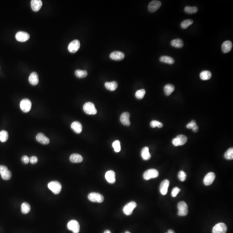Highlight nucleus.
Masks as SVG:
<instances>
[{
  "instance_id": "423d86ee",
  "label": "nucleus",
  "mask_w": 233,
  "mask_h": 233,
  "mask_svg": "<svg viewBox=\"0 0 233 233\" xmlns=\"http://www.w3.org/2000/svg\"><path fill=\"white\" fill-rule=\"evenodd\" d=\"M20 107L23 112L25 113L29 112L32 107L31 101L29 99H23L20 103Z\"/></svg>"
},
{
  "instance_id": "2eb2a0df",
  "label": "nucleus",
  "mask_w": 233,
  "mask_h": 233,
  "mask_svg": "<svg viewBox=\"0 0 233 233\" xmlns=\"http://www.w3.org/2000/svg\"><path fill=\"white\" fill-rule=\"evenodd\" d=\"M215 178V175L213 172H209L207 174L204 179V184L205 185L209 186L213 184Z\"/></svg>"
},
{
  "instance_id": "ddd939ff",
  "label": "nucleus",
  "mask_w": 233,
  "mask_h": 233,
  "mask_svg": "<svg viewBox=\"0 0 233 233\" xmlns=\"http://www.w3.org/2000/svg\"><path fill=\"white\" fill-rule=\"evenodd\" d=\"M227 231V227L223 223H219L214 227L213 233H226Z\"/></svg>"
},
{
  "instance_id": "a18cd8bd",
  "label": "nucleus",
  "mask_w": 233,
  "mask_h": 233,
  "mask_svg": "<svg viewBox=\"0 0 233 233\" xmlns=\"http://www.w3.org/2000/svg\"><path fill=\"white\" fill-rule=\"evenodd\" d=\"M22 161L24 164H28L30 162V158L27 156H23L22 158Z\"/></svg>"
},
{
  "instance_id": "f3484780",
  "label": "nucleus",
  "mask_w": 233,
  "mask_h": 233,
  "mask_svg": "<svg viewBox=\"0 0 233 233\" xmlns=\"http://www.w3.org/2000/svg\"><path fill=\"white\" fill-rule=\"evenodd\" d=\"M125 55L124 53L121 51H115L111 53L110 58L113 60L121 61L124 59Z\"/></svg>"
},
{
  "instance_id": "de8ad7c7",
  "label": "nucleus",
  "mask_w": 233,
  "mask_h": 233,
  "mask_svg": "<svg viewBox=\"0 0 233 233\" xmlns=\"http://www.w3.org/2000/svg\"><path fill=\"white\" fill-rule=\"evenodd\" d=\"M168 233H175V232H174L173 230H169L168 231Z\"/></svg>"
},
{
  "instance_id": "f704fd0d",
  "label": "nucleus",
  "mask_w": 233,
  "mask_h": 233,
  "mask_svg": "<svg viewBox=\"0 0 233 233\" xmlns=\"http://www.w3.org/2000/svg\"><path fill=\"white\" fill-rule=\"evenodd\" d=\"M194 23V21L191 19H187V20H185L184 21L181 23L180 24L181 28L183 29H186L190 26V25H192Z\"/></svg>"
},
{
  "instance_id": "c03bdc74",
  "label": "nucleus",
  "mask_w": 233,
  "mask_h": 233,
  "mask_svg": "<svg viewBox=\"0 0 233 233\" xmlns=\"http://www.w3.org/2000/svg\"><path fill=\"white\" fill-rule=\"evenodd\" d=\"M38 159L37 157L32 156L30 158V161L32 164H35L38 162Z\"/></svg>"
},
{
  "instance_id": "4be33fe9",
  "label": "nucleus",
  "mask_w": 233,
  "mask_h": 233,
  "mask_svg": "<svg viewBox=\"0 0 233 233\" xmlns=\"http://www.w3.org/2000/svg\"><path fill=\"white\" fill-rule=\"evenodd\" d=\"M232 43L230 41H226L223 42L222 46V50L224 53L230 52L232 48Z\"/></svg>"
},
{
  "instance_id": "9b49d317",
  "label": "nucleus",
  "mask_w": 233,
  "mask_h": 233,
  "mask_svg": "<svg viewBox=\"0 0 233 233\" xmlns=\"http://www.w3.org/2000/svg\"><path fill=\"white\" fill-rule=\"evenodd\" d=\"M80 43L78 40L75 39L70 43L68 46V50L71 53H75L80 48Z\"/></svg>"
},
{
  "instance_id": "dca6fc26",
  "label": "nucleus",
  "mask_w": 233,
  "mask_h": 233,
  "mask_svg": "<svg viewBox=\"0 0 233 233\" xmlns=\"http://www.w3.org/2000/svg\"><path fill=\"white\" fill-rule=\"evenodd\" d=\"M170 185V182L168 180H165L161 182L160 186V191L161 194L165 195L168 191V188Z\"/></svg>"
},
{
  "instance_id": "7ed1b4c3",
  "label": "nucleus",
  "mask_w": 233,
  "mask_h": 233,
  "mask_svg": "<svg viewBox=\"0 0 233 233\" xmlns=\"http://www.w3.org/2000/svg\"><path fill=\"white\" fill-rule=\"evenodd\" d=\"M178 212V215L180 216H185L188 213V206L186 203L184 201H181L178 203L177 205Z\"/></svg>"
},
{
  "instance_id": "6ab92c4d",
  "label": "nucleus",
  "mask_w": 233,
  "mask_h": 233,
  "mask_svg": "<svg viewBox=\"0 0 233 233\" xmlns=\"http://www.w3.org/2000/svg\"><path fill=\"white\" fill-rule=\"evenodd\" d=\"M42 6V2L41 0H32L31 1V7L34 11H39Z\"/></svg>"
},
{
  "instance_id": "aec40b11",
  "label": "nucleus",
  "mask_w": 233,
  "mask_h": 233,
  "mask_svg": "<svg viewBox=\"0 0 233 233\" xmlns=\"http://www.w3.org/2000/svg\"><path fill=\"white\" fill-rule=\"evenodd\" d=\"M36 139L38 142L43 145H47L50 142L49 139L42 133L38 134L36 136Z\"/></svg>"
},
{
  "instance_id": "c85d7f7f",
  "label": "nucleus",
  "mask_w": 233,
  "mask_h": 233,
  "mask_svg": "<svg viewBox=\"0 0 233 233\" xmlns=\"http://www.w3.org/2000/svg\"><path fill=\"white\" fill-rule=\"evenodd\" d=\"M175 87L172 84H167L164 87V90L166 96H169L175 91Z\"/></svg>"
},
{
  "instance_id": "49530a36",
  "label": "nucleus",
  "mask_w": 233,
  "mask_h": 233,
  "mask_svg": "<svg viewBox=\"0 0 233 233\" xmlns=\"http://www.w3.org/2000/svg\"><path fill=\"white\" fill-rule=\"evenodd\" d=\"M192 130L193 131H194V132H197L199 130V127L198 126L196 125L192 129Z\"/></svg>"
},
{
  "instance_id": "7c9ffc66",
  "label": "nucleus",
  "mask_w": 233,
  "mask_h": 233,
  "mask_svg": "<svg viewBox=\"0 0 233 233\" xmlns=\"http://www.w3.org/2000/svg\"><path fill=\"white\" fill-rule=\"evenodd\" d=\"M160 61L164 63L169 64H173L175 63V60L174 58L168 56H162L160 58Z\"/></svg>"
},
{
  "instance_id": "79ce46f5",
  "label": "nucleus",
  "mask_w": 233,
  "mask_h": 233,
  "mask_svg": "<svg viewBox=\"0 0 233 233\" xmlns=\"http://www.w3.org/2000/svg\"><path fill=\"white\" fill-rule=\"evenodd\" d=\"M180 189L177 187H175L173 189L172 192H171V196L173 197H176L177 196L178 194V193L180 192Z\"/></svg>"
},
{
  "instance_id": "f257e3e1",
  "label": "nucleus",
  "mask_w": 233,
  "mask_h": 233,
  "mask_svg": "<svg viewBox=\"0 0 233 233\" xmlns=\"http://www.w3.org/2000/svg\"><path fill=\"white\" fill-rule=\"evenodd\" d=\"M48 188L55 194H58L60 193L62 186L60 183L57 181H53L49 182L48 185Z\"/></svg>"
},
{
  "instance_id": "a878e982",
  "label": "nucleus",
  "mask_w": 233,
  "mask_h": 233,
  "mask_svg": "<svg viewBox=\"0 0 233 233\" xmlns=\"http://www.w3.org/2000/svg\"><path fill=\"white\" fill-rule=\"evenodd\" d=\"M141 157L144 160H149L151 157V155L149 152V149L148 147H145L142 149L141 153Z\"/></svg>"
},
{
  "instance_id": "2f4dec72",
  "label": "nucleus",
  "mask_w": 233,
  "mask_h": 233,
  "mask_svg": "<svg viewBox=\"0 0 233 233\" xmlns=\"http://www.w3.org/2000/svg\"><path fill=\"white\" fill-rule=\"evenodd\" d=\"M75 75L76 77L79 78H85L87 76L88 73L87 70H77L75 72Z\"/></svg>"
},
{
  "instance_id": "6e6552de",
  "label": "nucleus",
  "mask_w": 233,
  "mask_h": 233,
  "mask_svg": "<svg viewBox=\"0 0 233 233\" xmlns=\"http://www.w3.org/2000/svg\"><path fill=\"white\" fill-rule=\"evenodd\" d=\"M68 229L73 233H79L80 230V226L77 221L72 220L69 222L67 225Z\"/></svg>"
},
{
  "instance_id": "09e8293b",
  "label": "nucleus",
  "mask_w": 233,
  "mask_h": 233,
  "mask_svg": "<svg viewBox=\"0 0 233 233\" xmlns=\"http://www.w3.org/2000/svg\"><path fill=\"white\" fill-rule=\"evenodd\" d=\"M104 233H111V232L110 231H109V230H106L105 232H104Z\"/></svg>"
},
{
  "instance_id": "72a5a7b5",
  "label": "nucleus",
  "mask_w": 233,
  "mask_h": 233,
  "mask_svg": "<svg viewBox=\"0 0 233 233\" xmlns=\"http://www.w3.org/2000/svg\"><path fill=\"white\" fill-rule=\"evenodd\" d=\"M30 211V206L27 203H23L21 205V212L24 214H27Z\"/></svg>"
},
{
  "instance_id": "37998d69",
  "label": "nucleus",
  "mask_w": 233,
  "mask_h": 233,
  "mask_svg": "<svg viewBox=\"0 0 233 233\" xmlns=\"http://www.w3.org/2000/svg\"><path fill=\"white\" fill-rule=\"evenodd\" d=\"M196 121H195L194 120H192L191 122H189V123H188L187 125V128L188 129H192L196 125Z\"/></svg>"
},
{
  "instance_id": "8fccbe9b",
  "label": "nucleus",
  "mask_w": 233,
  "mask_h": 233,
  "mask_svg": "<svg viewBox=\"0 0 233 233\" xmlns=\"http://www.w3.org/2000/svg\"><path fill=\"white\" fill-rule=\"evenodd\" d=\"M125 233H131L130 232H128V231H127V232H126Z\"/></svg>"
},
{
  "instance_id": "5701e85b",
  "label": "nucleus",
  "mask_w": 233,
  "mask_h": 233,
  "mask_svg": "<svg viewBox=\"0 0 233 233\" xmlns=\"http://www.w3.org/2000/svg\"><path fill=\"white\" fill-rule=\"evenodd\" d=\"M29 81L31 85L35 86L39 83V79L38 74L36 72H33L31 73L29 76Z\"/></svg>"
},
{
  "instance_id": "4468645a",
  "label": "nucleus",
  "mask_w": 233,
  "mask_h": 233,
  "mask_svg": "<svg viewBox=\"0 0 233 233\" xmlns=\"http://www.w3.org/2000/svg\"><path fill=\"white\" fill-rule=\"evenodd\" d=\"M161 3L159 1H153L149 4L148 10L150 12H155L161 7Z\"/></svg>"
},
{
  "instance_id": "a19ab883",
  "label": "nucleus",
  "mask_w": 233,
  "mask_h": 233,
  "mask_svg": "<svg viewBox=\"0 0 233 233\" xmlns=\"http://www.w3.org/2000/svg\"><path fill=\"white\" fill-rule=\"evenodd\" d=\"M178 177L180 181L184 182L186 179V174L183 170H181V171H179V173H178Z\"/></svg>"
},
{
  "instance_id": "3c124183",
  "label": "nucleus",
  "mask_w": 233,
  "mask_h": 233,
  "mask_svg": "<svg viewBox=\"0 0 233 233\" xmlns=\"http://www.w3.org/2000/svg\"></svg>"
},
{
  "instance_id": "58836bf2",
  "label": "nucleus",
  "mask_w": 233,
  "mask_h": 233,
  "mask_svg": "<svg viewBox=\"0 0 233 233\" xmlns=\"http://www.w3.org/2000/svg\"><path fill=\"white\" fill-rule=\"evenodd\" d=\"M112 146L114 149V151L116 153H119L121 150V146H120V143L119 140H116L115 142H113L112 144Z\"/></svg>"
},
{
  "instance_id": "4c0bfd02",
  "label": "nucleus",
  "mask_w": 233,
  "mask_h": 233,
  "mask_svg": "<svg viewBox=\"0 0 233 233\" xmlns=\"http://www.w3.org/2000/svg\"><path fill=\"white\" fill-rule=\"evenodd\" d=\"M146 94V91L144 89L139 90L136 92L135 93V96L139 99H141L144 98Z\"/></svg>"
},
{
  "instance_id": "bb28decb",
  "label": "nucleus",
  "mask_w": 233,
  "mask_h": 233,
  "mask_svg": "<svg viewBox=\"0 0 233 233\" xmlns=\"http://www.w3.org/2000/svg\"><path fill=\"white\" fill-rule=\"evenodd\" d=\"M105 86L107 89L111 91H114L117 89L118 84L115 81H112L111 82H107L105 83Z\"/></svg>"
},
{
  "instance_id": "412c9836",
  "label": "nucleus",
  "mask_w": 233,
  "mask_h": 233,
  "mask_svg": "<svg viewBox=\"0 0 233 233\" xmlns=\"http://www.w3.org/2000/svg\"><path fill=\"white\" fill-rule=\"evenodd\" d=\"M130 114L128 112H125L123 113L120 118V120L122 124L127 126L130 125Z\"/></svg>"
},
{
  "instance_id": "473e14b6",
  "label": "nucleus",
  "mask_w": 233,
  "mask_h": 233,
  "mask_svg": "<svg viewBox=\"0 0 233 233\" xmlns=\"http://www.w3.org/2000/svg\"><path fill=\"white\" fill-rule=\"evenodd\" d=\"M8 133L6 130H2L0 132V141L3 143L6 142L8 139Z\"/></svg>"
},
{
  "instance_id": "f8f14e48",
  "label": "nucleus",
  "mask_w": 233,
  "mask_h": 233,
  "mask_svg": "<svg viewBox=\"0 0 233 233\" xmlns=\"http://www.w3.org/2000/svg\"><path fill=\"white\" fill-rule=\"evenodd\" d=\"M15 38L18 41L20 42H25L30 39V36L27 32L20 31L16 33Z\"/></svg>"
},
{
  "instance_id": "0eeeda50",
  "label": "nucleus",
  "mask_w": 233,
  "mask_h": 233,
  "mask_svg": "<svg viewBox=\"0 0 233 233\" xmlns=\"http://www.w3.org/2000/svg\"><path fill=\"white\" fill-rule=\"evenodd\" d=\"M0 175L2 178L4 180H9L12 176L11 172L8 170L7 167L4 165H0Z\"/></svg>"
},
{
  "instance_id": "20e7f679",
  "label": "nucleus",
  "mask_w": 233,
  "mask_h": 233,
  "mask_svg": "<svg viewBox=\"0 0 233 233\" xmlns=\"http://www.w3.org/2000/svg\"><path fill=\"white\" fill-rule=\"evenodd\" d=\"M159 175V172L155 169H149L144 172V178L146 180H149L153 178H156Z\"/></svg>"
},
{
  "instance_id": "1a4fd4ad",
  "label": "nucleus",
  "mask_w": 233,
  "mask_h": 233,
  "mask_svg": "<svg viewBox=\"0 0 233 233\" xmlns=\"http://www.w3.org/2000/svg\"><path fill=\"white\" fill-rule=\"evenodd\" d=\"M137 206V203L134 201L130 202L126 205L123 208V212L127 215L132 214L133 211Z\"/></svg>"
},
{
  "instance_id": "f03ea898",
  "label": "nucleus",
  "mask_w": 233,
  "mask_h": 233,
  "mask_svg": "<svg viewBox=\"0 0 233 233\" xmlns=\"http://www.w3.org/2000/svg\"><path fill=\"white\" fill-rule=\"evenodd\" d=\"M83 111L86 114L89 115H95L97 114V110L95 105L92 102H88L84 104Z\"/></svg>"
},
{
  "instance_id": "c9c22d12",
  "label": "nucleus",
  "mask_w": 233,
  "mask_h": 233,
  "mask_svg": "<svg viewBox=\"0 0 233 233\" xmlns=\"http://www.w3.org/2000/svg\"><path fill=\"white\" fill-rule=\"evenodd\" d=\"M198 11V8L196 7H190V6H186L185 8L184 11L186 13L189 14H193L197 12Z\"/></svg>"
},
{
  "instance_id": "a211bd4d",
  "label": "nucleus",
  "mask_w": 233,
  "mask_h": 233,
  "mask_svg": "<svg viewBox=\"0 0 233 233\" xmlns=\"http://www.w3.org/2000/svg\"><path fill=\"white\" fill-rule=\"evenodd\" d=\"M105 177L110 184H114L115 182V174L113 170H109L106 173Z\"/></svg>"
},
{
  "instance_id": "39448f33",
  "label": "nucleus",
  "mask_w": 233,
  "mask_h": 233,
  "mask_svg": "<svg viewBox=\"0 0 233 233\" xmlns=\"http://www.w3.org/2000/svg\"><path fill=\"white\" fill-rule=\"evenodd\" d=\"M187 138L184 135H179L172 140V144L175 146H183L187 143Z\"/></svg>"
},
{
  "instance_id": "393cba45",
  "label": "nucleus",
  "mask_w": 233,
  "mask_h": 233,
  "mask_svg": "<svg viewBox=\"0 0 233 233\" xmlns=\"http://www.w3.org/2000/svg\"><path fill=\"white\" fill-rule=\"evenodd\" d=\"M70 160L72 163H80L83 161V158L78 154H73L70 157Z\"/></svg>"
},
{
  "instance_id": "e433bc0d",
  "label": "nucleus",
  "mask_w": 233,
  "mask_h": 233,
  "mask_svg": "<svg viewBox=\"0 0 233 233\" xmlns=\"http://www.w3.org/2000/svg\"><path fill=\"white\" fill-rule=\"evenodd\" d=\"M225 158L227 160H232L233 159V148H230L226 152L224 155Z\"/></svg>"
},
{
  "instance_id": "b1692460",
  "label": "nucleus",
  "mask_w": 233,
  "mask_h": 233,
  "mask_svg": "<svg viewBox=\"0 0 233 233\" xmlns=\"http://www.w3.org/2000/svg\"><path fill=\"white\" fill-rule=\"evenodd\" d=\"M71 127L73 130L77 134H80L82 131V125L80 122L78 121L73 122L71 125Z\"/></svg>"
},
{
  "instance_id": "cd10ccee",
  "label": "nucleus",
  "mask_w": 233,
  "mask_h": 233,
  "mask_svg": "<svg viewBox=\"0 0 233 233\" xmlns=\"http://www.w3.org/2000/svg\"><path fill=\"white\" fill-rule=\"evenodd\" d=\"M171 45L176 48H182L184 46V42L182 39H180L172 40L170 42Z\"/></svg>"
},
{
  "instance_id": "c756f323",
  "label": "nucleus",
  "mask_w": 233,
  "mask_h": 233,
  "mask_svg": "<svg viewBox=\"0 0 233 233\" xmlns=\"http://www.w3.org/2000/svg\"><path fill=\"white\" fill-rule=\"evenodd\" d=\"M200 79L203 80H207L210 79L212 77V73L208 70H204L200 73Z\"/></svg>"
},
{
  "instance_id": "9d476101",
  "label": "nucleus",
  "mask_w": 233,
  "mask_h": 233,
  "mask_svg": "<svg viewBox=\"0 0 233 233\" xmlns=\"http://www.w3.org/2000/svg\"><path fill=\"white\" fill-rule=\"evenodd\" d=\"M89 199L90 201L92 202L101 203L104 201V196L97 193H91L88 196Z\"/></svg>"
},
{
  "instance_id": "ea45409f",
  "label": "nucleus",
  "mask_w": 233,
  "mask_h": 233,
  "mask_svg": "<svg viewBox=\"0 0 233 233\" xmlns=\"http://www.w3.org/2000/svg\"><path fill=\"white\" fill-rule=\"evenodd\" d=\"M150 126L152 127L155 128L158 127V128H161L163 127V125L162 123L157 121V120H153L150 123Z\"/></svg>"
}]
</instances>
